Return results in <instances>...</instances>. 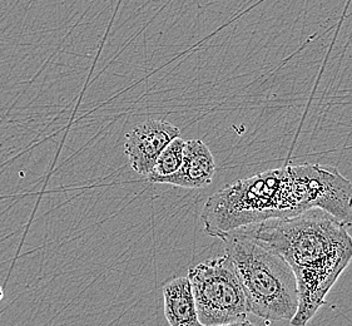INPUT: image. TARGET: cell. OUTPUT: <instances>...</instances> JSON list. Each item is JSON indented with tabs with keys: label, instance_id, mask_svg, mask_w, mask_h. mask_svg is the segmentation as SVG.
I'll list each match as a JSON object with an SVG mask.
<instances>
[{
	"label": "cell",
	"instance_id": "1",
	"mask_svg": "<svg viewBox=\"0 0 352 326\" xmlns=\"http://www.w3.org/2000/svg\"><path fill=\"white\" fill-rule=\"evenodd\" d=\"M345 224L321 208L239 227L281 255L296 276L298 309L292 326H306L352 261V237Z\"/></svg>",
	"mask_w": 352,
	"mask_h": 326
},
{
	"label": "cell",
	"instance_id": "2",
	"mask_svg": "<svg viewBox=\"0 0 352 326\" xmlns=\"http://www.w3.org/2000/svg\"><path fill=\"white\" fill-rule=\"evenodd\" d=\"M302 164L285 166L225 186L207 199L201 213L206 234L213 237L271 219L311 210Z\"/></svg>",
	"mask_w": 352,
	"mask_h": 326
},
{
	"label": "cell",
	"instance_id": "3",
	"mask_svg": "<svg viewBox=\"0 0 352 326\" xmlns=\"http://www.w3.org/2000/svg\"><path fill=\"white\" fill-rule=\"evenodd\" d=\"M219 239L240 279L248 312L266 321H291L298 309V287L286 260L240 228Z\"/></svg>",
	"mask_w": 352,
	"mask_h": 326
},
{
	"label": "cell",
	"instance_id": "4",
	"mask_svg": "<svg viewBox=\"0 0 352 326\" xmlns=\"http://www.w3.org/2000/svg\"><path fill=\"white\" fill-rule=\"evenodd\" d=\"M198 319L204 326L246 319V295L228 256L207 260L188 271Z\"/></svg>",
	"mask_w": 352,
	"mask_h": 326
},
{
	"label": "cell",
	"instance_id": "5",
	"mask_svg": "<svg viewBox=\"0 0 352 326\" xmlns=\"http://www.w3.org/2000/svg\"><path fill=\"white\" fill-rule=\"evenodd\" d=\"M312 208H321L350 226L352 224V184L338 169L324 164H303Z\"/></svg>",
	"mask_w": 352,
	"mask_h": 326
},
{
	"label": "cell",
	"instance_id": "6",
	"mask_svg": "<svg viewBox=\"0 0 352 326\" xmlns=\"http://www.w3.org/2000/svg\"><path fill=\"white\" fill-rule=\"evenodd\" d=\"M179 135V128L163 120H148L137 124L126 135L124 142V153L132 169L147 177L163 149Z\"/></svg>",
	"mask_w": 352,
	"mask_h": 326
},
{
	"label": "cell",
	"instance_id": "7",
	"mask_svg": "<svg viewBox=\"0 0 352 326\" xmlns=\"http://www.w3.org/2000/svg\"><path fill=\"white\" fill-rule=\"evenodd\" d=\"M216 172L214 157L201 140L184 142V161L176 173L158 178L155 184H167L182 188L197 190L212 184Z\"/></svg>",
	"mask_w": 352,
	"mask_h": 326
},
{
	"label": "cell",
	"instance_id": "8",
	"mask_svg": "<svg viewBox=\"0 0 352 326\" xmlns=\"http://www.w3.org/2000/svg\"><path fill=\"white\" fill-rule=\"evenodd\" d=\"M163 306L170 326H204L198 319L188 277H177L163 287Z\"/></svg>",
	"mask_w": 352,
	"mask_h": 326
},
{
	"label": "cell",
	"instance_id": "9",
	"mask_svg": "<svg viewBox=\"0 0 352 326\" xmlns=\"http://www.w3.org/2000/svg\"><path fill=\"white\" fill-rule=\"evenodd\" d=\"M184 142L186 141L181 137H177L163 149L155 161L153 170L147 176L149 182L155 184L158 178L167 177L179 170L184 161Z\"/></svg>",
	"mask_w": 352,
	"mask_h": 326
},
{
	"label": "cell",
	"instance_id": "10",
	"mask_svg": "<svg viewBox=\"0 0 352 326\" xmlns=\"http://www.w3.org/2000/svg\"><path fill=\"white\" fill-rule=\"evenodd\" d=\"M210 326H256L254 323L248 321V320H240V321H233V323H227V324H217V325Z\"/></svg>",
	"mask_w": 352,
	"mask_h": 326
},
{
	"label": "cell",
	"instance_id": "11",
	"mask_svg": "<svg viewBox=\"0 0 352 326\" xmlns=\"http://www.w3.org/2000/svg\"><path fill=\"white\" fill-rule=\"evenodd\" d=\"M3 296H4V292H3V289H1V287H0V300H1V298H3Z\"/></svg>",
	"mask_w": 352,
	"mask_h": 326
}]
</instances>
